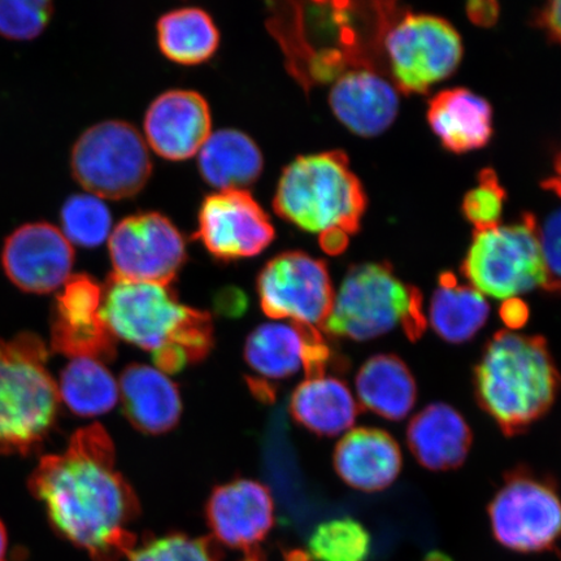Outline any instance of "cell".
<instances>
[{
	"mask_svg": "<svg viewBox=\"0 0 561 561\" xmlns=\"http://www.w3.org/2000/svg\"><path fill=\"white\" fill-rule=\"evenodd\" d=\"M30 489L54 529L94 561H118L135 549L129 526L140 507L115 465V446L100 424L77 431L61 454L44 456Z\"/></svg>",
	"mask_w": 561,
	"mask_h": 561,
	"instance_id": "cell-1",
	"label": "cell"
},
{
	"mask_svg": "<svg viewBox=\"0 0 561 561\" xmlns=\"http://www.w3.org/2000/svg\"><path fill=\"white\" fill-rule=\"evenodd\" d=\"M101 318L114 339L149 351L167 374L205 359L214 346L209 313L182 305L170 285L112 275L103 287Z\"/></svg>",
	"mask_w": 561,
	"mask_h": 561,
	"instance_id": "cell-2",
	"label": "cell"
},
{
	"mask_svg": "<svg viewBox=\"0 0 561 561\" xmlns=\"http://www.w3.org/2000/svg\"><path fill=\"white\" fill-rule=\"evenodd\" d=\"M560 388L557 364L538 335L497 332L474 369L477 402L508 437L545 416Z\"/></svg>",
	"mask_w": 561,
	"mask_h": 561,
	"instance_id": "cell-3",
	"label": "cell"
},
{
	"mask_svg": "<svg viewBox=\"0 0 561 561\" xmlns=\"http://www.w3.org/2000/svg\"><path fill=\"white\" fill-rule=\"evenodd\" d=\"M273 207L284 220L320 234H353L366 210V194L341 151L299 157L278 181Z\"/></svg>",
	"mask_w": 561,
	"mask_h": 561,
	"instance_id": "cell-4",
	"label": "cell"
},
{
	"mask_svg": "<svg viewBox=\"0 0 561 561\" xmlns=\"http://www.w3.org/2000/svg\"><path fill=\"white\" fill-rule=\"evenodd\" d=\"M38 335L0 339V456L38 450L58 417L59 391Z\"/></svg>",
	"mask_w": 561,
	"mask_h": 561,
	"instance_id": "cell-5",
	"label": "cell"
},
{
	"mask_svg": "<svg viewBox=\"0 0 561 561\" xmlns=\"http://www.w3.org/2000/svg\"><path fill=\"white\" fill-rule=\"evenodd\" d=\"M398 327L412 341L424 333L421 293L398 278L388 264L367 263L346 273L322 328L340 339L364 342Z\"/></svg>",
	"mask_w": 561,
	"mask_h": 561,
	"instance_id": "cell-6",
	"label": "cell"
},
{
	"mask_svg": "<svg viewBox=\"0 0 561 561\" xmlns=\"http://www.w3.org/2000/svg\"><path fill=\"white\" fill-rule=\"evenodd\" d=\"M461 272L477 291L495 299L549 289L536 220L476 231Z\"/></svg>",
	"mask_w": 561,
	"mask_h": 561,
	"instance_id": "cell-7",
	"label": "cell"
},
{
	"mask_svg": "<svg viewBox=\"0 0 561 561\" xmlns=\"http://www.w3.org/2000/svg\"><path fill=\"white\" fill-rule=\"evenodd\" d=\"M151 170L149 146L128 123L91 126L73 147L76 180L101 199H125L138 194L149 181Z\"/></svg>",
	"mask_w": 561,
	"mask_h": 561,
	"instance_id": "cell-8",
	"label": "cell"
},
{
	"mask_svg": "<svg viewBox=\"0 0 561 561\" xmlns=\"http://www.w3.org/2000/svg\"><path fill=\"white\" fill-rule=\"evenodd\" d=\"M497 542L516 552L550 550L561 539V500L556 483L529 468H515L489 506Z\"/></svg>",
	"mask_w": 561,
	"mask_h": 561,
	"instance_id": "cell-9",
	"label": "cell"
},
{
	"mask_svg": "<svg viewBox=\"0 0 561 561\" xmlns=\"http://www.w3.org/2000/svg\"><path fill=\"white\" fill-rule=\"evenodd\" d=\"M383 45L397 88L407 94L425 93L450 77L462 56L460 35L453 25L415 13L386 25Z\"/></svg>",
	"mask_w": 561,
	"mask_h": 561,
	"instance_id": "cell-10",
	"label": "cell"
},
{
	"mask_svg": "<svg viewBox=\"0 0 561 561\" xmlns=\"http://www.w3.org/2000/svg\"><path fill=\"white\" fill-rule=\"evenodd\" d=\"M257 294L268 318L313 328L324 327L335 296L327 264L300 251L273 257L259 275Z\"/></svg>",
	"mask_w": 561,
	"mask_h": 561,
	"instance_id": "cell-11",
	"label": "cell"
},
{
	"mask_svg": "<svg viewBox=\"0 0 561 561\" xmlns=\"http://www.w3.org/2000/svg\"><path fill=\"white\" fill-rule=\"evenodd\" d=\"M108 240L114 276L131 283L170 285L186 262L184 238L160 214L128 217Z\"/></svg>",
	"mask_w": 561,
	"mask_h": 561,
	"instance_id": "cell-12",
	"label": "cell"
},
{
	"mask_svg": "<svg viewBox=\"0 0 561 561\" xmlns=\"http://www.w3.org/2000/svg\"><path fill=\"white\" fill-rule=\"evenodd\" d=\"M196 237L220 261H237L261 254L275 240V228L248 191H226L203 202Z\"/></svg>",
	"mask_w": 561,
	"mask_h": 561,
	"instance_id": "cell-13",
	"label": "cell"
},
{
	"mask_svg": "<svg viewBox=\"0 0 561 561\" xmlns=\"http://www.w3.org/2000/svg\"><path fill=\"white\" fill-rule=\"evenodd\" d=\"M206 518L217 543L242 551L243 561H264L261 543L275 524V504L263 483L238 479L215 488Z\"/></svg>",
	"mask_w": 561,
	"mask_h": 561,
	"instance_id": "cell-14",
	"label": "cell"
},
{
	"mask_svg": "<svg viewBox=\"0 0 561 561\" xmlns=\"http://www.w3.org/2000/svg\"><path fill=\"white\" fill-rule=\"evenodd\" d=\"M103 289L87 275L70 277L56 300L51 347L68 357L114 359L116 342L101 318Z\"/></svg>",
	"mask_w": 561,
	"mask_h": 561,
	"instance_id": "cell-15",
	"label": "cell"
},
{
	"mask_svg": "<svg viewBox=\"0 0 561 561\" xmlns=\"http://www.w3.org/2000/svg\"><path fill=\"white\" fill-rule=\"evenodd\" d=\"M2 263L19 289L47 294L72 277L75 250L62 231L50 224H27L5 241Z\"/></svg>",
	"mask_w": 561,
	"mask_h": 561,
	"instance_id": "cell-16",
	"label": "cell"
},
{
	"mask_svg": "<svg viewBox=\"0 0 561 561\" xmlns=\"http://www.w3.org/2000/svg\"><path fill=\"white\" fill-rule=\"evenodd\" d=\"M331 354L316 328L297 322L257 327L244 345L245 363L266 380H285L301 368L307 378L324 376Z\"/></svg>",
	"mask_w": 561,
	"mask_h": 561,
	"instance_id": "cell-17",
	"label": "cell"
},
{
	"mask_svg": "<svg viewBox=\"0 0 561 561\" xmlns=\"http://www.w3.org/2000/svg\"><path fill=\"white\" fill-rule=\"evenodd\" d=\"M210 124L205 98L188 90L167 91L147 110L146 144L161 158L191 159L207 142Z\"/></svg>",
	"mask_w": 561,
	"mask_h": 561,
	"instance_id": "cell-18",
	"label": "cell"
},
{
	"mask_svg": "<svg viewBox=\"0 0 561 561\" xmlns=\"http://www.w3.org/2000/svg\"><path fill=\"white\" fill-rule=\"evenodd\" d=\"M329 102L335 117L362 137L381 135L394 123L399 108L396 88L369 66L336 77Z\"/></svg>",
	"mask_w": 561,
	"mask_h": 561,
	"instance_id": "cell-19",
	"label": "cell"
},
{
	"mask_svg": "<svg viewBox=\"0 0 561 561\" xmlns=\"http://www.w3.org/2000/svg\"><path fill=\"white\" fill-rule=\"evenodd\" d=\"M334 468L348 486L376 493L388 489L401 473V447L388 432L357 427L336 445Z\"/></svg>",
	"mask_w": 561,
	"mask_h": 561,
	"instance_id": "cell-20",
	"label": "cell"
},
{
	"mask_svg": "<svg viewBox=\"0 0 561 561\" xmlns=\"http://www.w3.org/2000/svg\"><path fill=\"white\" fill-rule=\"evenodd\" d=\"M125 416L136 430L158 436L179 424L182 401L178 386L164 371L145 364L126 367L118 381Z\"/></svg>",
	"mask_w": 561,
	"mask_h": 561,
	"instance_id": "cell-21",
	"label": "cell"
},
{
	"mask_svg": "<svg viewBox=\"0 0 561 561\" xmlns=\"http://www.w3.org/2000/svg\"><path fill=\"white\" fill-rule=\"evenodd\" d=\"M472 432L451 405L434 403L411 420L407 444L415 459L431 471H450L466 461Z\"/></svg>",
	"mask_w": 561,
	"mask_h": 561,
	"instance_id": "cell-22",
	"label": "cell"
},
{
	"mask_svg": "<svg viewBox=\"0 0 561 561\" xmlns=\"http://www.w3.org/2000/svg\"><path fill=\"white\" fill-rule=\"evenodd\" d=\"M427 122L440 142L454 152L480 149L493 131L490 104L467 89L445 90L434 96Z\"/></svg>",
	"mask_w": 561,
	"mask_h": 561,
	"instance_id": "cell-23",
	"label": "cell"
},
{
	"mask_svg": "<svg viewBox=\"0 0 561 561\" xmlns=\"http://www.w3.org/2000/svg\"><path fill=\"white\" fill-rule=\"evenodd\" d=\"M290 412L306 430L335 437L354 425L359 407L345 382L324 375L307 378L294 390Z\"/></svg>",
	"mask_w": 561,
	"mask_h": 561,
	"instance_id": "cell-24",
	"label": "cell"
},
{
	"mask_svg": "<svg viewBox=\"0 0 561 561\" xmlns=\"http://www.w3.org/2000/svg\"><path fill=\"white\" fill-rule=\"evenodd\" d=\"M264 160L257 145L244 133H210L199 151V171L207 184L226 191H245L261 178Z\"/></svg>",
	"mask_w": 561,
	"mask_h": 561,
	"instance_id": "cell-25",
	"label": "cell"
},
{
	"mask_svg": "<svg viewBox=\"0 0 561 561\" xmlns=\"http://www.w3.org/2000/svg\"><path fill=\"white\" fill-rule=\"evenodd\" d=\"M360 403L378 416L399 421L410 415L417 399V386L407 364L392 354L370 357L356 376Z\"/></svg>",
	"mask_w": 561,
	"mask_h": 561,
	"instance_id": "cell-26",
	"label": "cell"
},
{
	"mask_svg": "<svg viewBox=\"0 0 561 561\" xmlns=\"http://www.w3.org/2000/svg\"><path fill=\"white\" fill-rule=\"evenodd\" d=\"M490 306L474 287L460 285L453 273L439 277V287L433 294L430 321L442 340L450 343L471 341L485 325Z\"/></svg>",
	"mask_w": 561,
	"mask_h": 561,
	"instance_id": "cell-27",
	"label": "cell"
},
{
	"mask_svg": "<svg viewBox=\"0 0 561 561\" xmlns=\"http://www.w3.org/2000/svg\"><path fill=\"white\" fill-rule=\"evenodd\" d=\"M161 53L184 66H196L213 58L219 47V31L207 12L181 9L165 13L158 23Z\"/></svg>",
	"mask_w": 561,
	"mask_h": 561,
	"instance_id": "cell-28",
	"label": "cell"
},
{
	"mask_svg": "<svg viewBox=\"0 0 561 561\" xmlns=\"http://www.w3.org/2000/svg\"><path fill=\"white\" fill-rule=\"evenodd\" d=\"M59 398L77 416L95 417L110 412L121 401L118 383L103 363L76 357L61 371Z\"/></svg>",
	"mask_w": 561,
	"mask_h": 561,
	"instance_id": "cell-29",
	"label": "cell"
},
{
	"mask_svg": "<svg viewBox=\"0 0 561 561\" xmlns=\"http://www.w3.org/2000/svg\"><path fill=\"white\" fill-rule=\"evenodd\" d=\"M370 546L369 533L359 522L341 517L316 526L307 552L312 561H366Z\"/></svg>",
	"mask_w": 561,
	"mask_h": 561,
	"instance_id": "cell-30",
	"label": "cell"
},
{
	"mask_svg": "<svg viewBox=\"0 0 561 561\" xmlns=\"http://www.w3.org/2000/svg\"><path fill=\"white\" fill-rule=\"evenodd\" d=\"M62 234L70 243L96 248L111 236L112 219L103 199L93 194L75 195L61 210Z\"/></svg>",
	"mask_w": 561,
	"mask_h": 561,
	"instance_id": "cell-31",
	"label": "cell"
},
{
	"mask_svg": "<svg viewBox=\"0 0 561 561\" xmlns=\"http://www.w3.org/2000/svg\"><path fill=\"white\" fill-rule=\"evenodd\" d=\"M128 558L130 561H221L222 552L214 538L170 533L137 542Z\"/></svg>",
	"mask_w": 561,
	"mask_h": 561,
	"instance_id": "cell-32",
	"label": "cell"
},
{
	"mask_svg": "<svg viewBox=\"0 0 561 561\" xmlns=\"http://www.w3.org/2000/svg\"><path fill=\"white\" fill-rule=\"evenodd\" d=\"M504 199L506 193L500 180L493 171L486 170L481 173L479 185L467 194L462 213L476 231L494 228L500 226Z\"/></svg>",
	"mask_w": 561,
	"mask_h": 561,
	"instance_id": "cell-33",
	"label": "cell"
},
{
	"mask_svg": "<svg viewBox=\"0 0 561 561\" xmlns=\"http://www.w3.org/2000/svg\"><path fill=\"white\" fill-rule=\"evenodd\" d=\"M53 15L50 2H0V34L24 41L37 37Z\"/></svg>",
	"mask_w": 561,
	"mask_h": 561,
	"instance_id": "cell-34",
	"label": "cell"
},
{
	"mask_svg": "<svg viewBox=\"0 0 561 561\" xmlns=\"http://www.w3.org/2000/svg\"><path fill=\"white\" fill-rule=\"evenodd\" d=\"M550 293H561V207L552 210L541 228H538Z\"/></svg>",
	"mask_w": 561,
	"mask_h": 561,
	"instance_id": "cell-35",
	"label": "cell"
},
{
	"mask_svg": "<svg viewBox=\"0 0 561 561\" xmlns=\"http://www.w3.org/2000/svg\"><path fill=\"white\" fill-rule=\"evenodd\" d=\"M502 319L512 329L520 328L528 320V307H526L522 300L517 298L508 299L506 304L502 306Z\"/></svg>",
	"mask_w": 561,
	"mask_h": 561,
	"instance_id": "cell-36",
	"label": "cell"
},
{
	"mask_svg": "<svg viewBox=\"0 0 561 561\" xmlns=\"http://www.w3.org/2000/svg\"><path fill=\"white\" fill-rule=\"evenodd\" d=\"M542 23L552 37L561 42V0L546 7L542 12Z\"/></svg>",
	"mask_w": 561,
	"mask_h": 561,
	"instance_id": "cell-37",
	"label": "cell"
},
{
	"mask_svg": "<svg viewBox=\"0 0 561 561\" xmlns=\"http://www.w3.org/2000/svg\"><path fill=\"white\" fill-rule=\"evenodd\" d=\"M469 15L479 24H490L496 19L497 9L494 3H472L469 4Z\"/></svg>",
	"mask_w": 561,
	"mask_h": 561,
	"instance_id": "cell-38",
	"label": "cell"
},
{
	"mask_svg": "<svg viewBox=\"0 0 561 561\" xmlns=\"http://www.w3.org/2000/svg\"><path fill=\"white\" fill-rule=\"evenodd\" d=\"M556 172V178L551 179L549 182H546L545 186L561 196V156L557 161Z\"/></svg>",
	"mask_w": 561,
	"mask_h": 561,
	"instance_id": "cell-39",
	"label": "cell"
},
{
	"mask_svg": "<svg viewBox=\"0 0 561 561\" xmlns=\"http://www.w3.org/2000/svg\"><path fill=\"white\" fill-rule=\"evenodd\" d=\"M7 551V531L2 522H0V561H4Z\"/></svg>",
	"mask_w": 561,
	"mask_h": 561,
	"instance_id": "cell-40",
	"label": "cell"
},
{
	"mask_svg": "<svg viewBox=\"0 0 561 561\" xmlns=\"http://www.w3.org/2000/svg\"><path fill=\"white\" fill-rule=\"evenodd\" d=\"M425 561H451L448 559L444 553L440 552H433L430 557L426 558Z\"/></svg>",
	"mask_w": 561,
	"mask_h": 561,
	"instance_id": "cell-41",
	"label": "cell"
}]
</instances>
